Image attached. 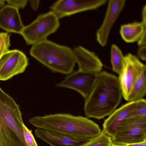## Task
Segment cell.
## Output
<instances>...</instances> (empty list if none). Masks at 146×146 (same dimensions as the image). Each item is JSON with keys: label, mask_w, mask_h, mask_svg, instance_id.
I'll use <instances>...</instances> for the list:
<instances>
[{"label": "cell", "mask_w": 146, "mask_h": 146, "mask_svg": "<svg viewBox=\"0 0 146 146\" xmlns=\"http://www.w3.org/2000/svg\"><path fill=\"white\" fill-rule=\"evenodd\" d=\"M123 96L118 77L105 71L97 74L92 90L85 100V114L98 119L109 116L120 104Z\"/></svg>", "instance_id": "cell-1"}, {"label": "cell", "mask_w": 146, "mask_h": 146, "mask_svg": "<svg viewBox=\"0 0 146 146\" xmlns=\"http://www.w3.org/2000/svg\"><path fill=\"white\" fill-rule=\"evenodd\" d=\"M36 127L74 136L94 138L101 131L99 125L88 118L67 113H56L30 118Z\"/></svg>", "instance_id": "cell-2"}, {"label": "cell", "mask_w": 146, "mask_h": 146, "mask_svg": "<svg viewBox=\"0 0 146 146\" xmlns=\"http://www.w3.org/2000/svg\"><path fill=\"white\" fill-rule=\"evenodd\" d=\"M30 55L54 72L69 74L76 62L73 50L47 40L33 45Z\"/></svg>", "instance_id": "cell-3"}, {"label": "cell", "mask_w": 146, "mask_h": 146, "mask_svg": "<svg viewBox=\"0 0 146 146\" xmlns=\"http://www.w3.org/2000/svg\"><path fill=\"white\" fill-rule=\"evenodd\" d=\"M59 19L52 11L38 15L33 22L24 26L21 33L26 43L32 45L47 40L59 27Z\"/></svg>", "instance_id": "cell-4"}, {"label": "cell", "mask_w": 146, "mask_h": 146, "mask_svg": "<svg viewBox=\"0 0 146 146\" xmlns=\"http://www.w3.org/2000/svg\"><path fill=\"white\" fill-rule=\"evenodd\" d=\"M112 144L126 145L146 141V116L127 118L118 126Z\"/></svg>", "instance_id": "cell-5"}, {"label": "cell", "mask_w": 146, "mask_h": 146, "mask_svg": "<svg viewBox=\"0 0 146 146\" xmlns=\"http://www.w3.org/2000/svg\"><path fill=\"white\" fill-rule=\"evenodd\" d=\"M146 65L134 55L129 53L124 56L122 70L118 77L123 96L127 101L132 88Z\"/></svg>", "instance_id": "cell-6"}, {"label": "cell", "mask_w": 146, "mask_h": 146, "mask_svg": "<svg viewBox=\"0 0 146 146\" xmlns=\"http://www.w3.org/2000/svg\"><path fill=\"white\" fill-rule=\"evenodd\" d=\"M28 64L23 52L17 49L9 50L0 59V80L5 81L23 73Z\"/></svg>", "instance_id": "cell-7"}, {"label": "cell", "mask_w": 146, "mask_h": 146, "mask_svg": "<svg viewBox=\"0 0 146 146\" xmlns=\"http://www.w3.org/2000/svg\"><path fill=\"white\" fill-rule=\"evenodd\" d=\"M106 0H60L50 7L59 19L84 11L96 9L105 4Z\"/></svg>", "instance_id": "cell-8"}, {"label": "cell", "mask_w": 146, "mask_h": 146, "mask_svg": "<svg viewBox=\"0 0 146 146\" xmlns=\"http://www.w3.org/2000/svg\"><path fill=\"white\" fill-rule=\"evenodd\" d=\"M97 74L85 72L78 70L68 74L56 86L77 91L85 100L92 90Z\"/></svg>", "instance_id": "cell-9"}, {"label": "cell", "mask_w": 146, "mask_h": 146, "mask_svg": "<svg viewBox=\"0 0 146 146\" xmlns=\"http://www.w3.org/2000/svg\"><path fill=\"white\" fill-rule=\"evenodd\" d=\"M35 132L37 137L51 146H84L94 138L74 136L38 128Z\"/></svg>", "instance_id": "cell-10"}, {"label": "cell", "mask_w": 146, "mask_h": 146, "mask_svg": "<svg viewBox=\"0 0 146 146\" xmlns=\"http://www.w3.org/2000/svg\"><path fill=\"white\" fill-rule=\"evenodd\" d=\"M125 1L109 0L103 23L96 33V40L102 46L106 44L111 28L123 9Z\"/></svg>", "instance_id": "cell-11"}, {"label": "cell", "mask_w": 146, "mask_h": 146, "mask_svg": "<svg viewBox=\"0 0 146 146\" xmlns=\"http://www.w3.org/2000/svg\"><path fill=\"white\" fill-rule=\"evenodd\" d=\"M146 5L142 10V21L122 25L120 33L122 38L128 43L138 41L139 46L146 45Z\"/></svg>", "instance_id": "cell-12"}, {"label": "cell", "mask_w": 146, "mask_h": 146, "mask_svg": "<svg viewBox=\"0 0 146 146\" xmlns=\"http://www.w3.org/2000/svg\"><path fill=\"white\" fill-rule=\"evenodd\" d=\"M73 50L79 70L96 74L101 72L102 64L94 52L81 46L76 47Z\"/></svg>", "instance_id": "cell-13"}, {"label": "cell", "mask_w": 146, "mask_h": 146, "mask_svg": "<svg viewBox=\"0 0 146 146\" xmlns=\"http://www.w3.org/2000/svg\"><path fill=\"white\" fill-rule=\"evenodd\" d=\"M19 9L7 5L0 9V28L8 32L21 34L24 28Z\"/></svg>", "instance_id": "cell-14"}, {"label": "cell", "mask_w": 146, "mask_h": 146, "mask_svg": "<svg viewBox=\"0 0 146 146\" xmlns=\"http://www.w3.org/2000/svg\"><path fill=\"white\" fill-rule=\"evenodd\" d=\"M136 101L129 102L116 110L103 124V130L111 138L115 134L117 127L120 123L127 118L136 104Z\"/></svg>", "instance_id": "cell-15"}, {"label": "cell", "mask_w": 146, "mask_h": 146, "mask_svg": "<svg viewBox=\"0 0 146 146\" xmlns=\"http://www.w3.org/2000/svg\"><path fill=\"white\" fill-rule=\"evenodd\" d=\"M0 146H26L16 133L1 120Z\"/></svg>", "instance_id": "cell-16"}, {"label": "cell", "mask_w": 146, "mask_h": 146, "mask_svg": "<svg viewBox=\"0 0 146 146\" xmlns=\"http://www.w3.org/2000/svg\"><path fill=\"white\" fill-rule=\"evenodd\" d=\"M146 68L142 72L139 77L134 84L127 101L136 102L142 99L146 92Z\"/></svg>", "instance_id": "cell-17"}, {"label": "cell", "mask_w": 146, "mask_h": 146, "mask_svg": "<svg viewBox=\"0 0 146 146\" xmlns=\"http://www.w3.org/2000/svg\"><path fill=\"white\" fill-rule=\"evenodd\" d=\"M124 60L122 52L116 45L113 44L111 50V61L113 71L119 75L123 67Z\"/></svg>", "instance_id": "cell-18"}, {"label": "cell", "mask_w": 146, "mask_h": 146, "mask_svg": "<svg viewBox=\"0 0 146 146\" xmlns=\"http://www.w3.org/2000/svg\"><path fill=\"white\" fill-rule=\"evenodd\" d=\"M111 137L102 130L100 134L84 146H111Z\"/></svg>", "instance_id": "cell-19"}, {"label": "cell", "mask_w": 146, "mask_h": 146, "mask_svg": "<svg viewBox=\"0 0 146 146\" xmlns=\"http://www.w3.org/2000/svg\"><path fill=\"white\" fill-rule=\"evenodd\" d=\"M145 116H146V101L143 98L136 101L135 106L127 118Z\"/></svg>", "instance_id": "cell-20"}, {"label": "cell", "mask_w": 146, "mask_h": 146, "mask_svg": "<svg viewBox=\"0 0 146 146\" xmlns=\"http://www.w3.org/2000/svg\"><path fill=\"white\" fill-rule=\"evenodd\" d=\"M10 34L8 32L0 33V59L9 51L11 46Z\"/></svg>", "instance_id": "cell-21"}, {"label": "cell", "mask_w": 146, "mask_h": 146, "mask_svg": "<svg viewBox=\"0 0 146 146\" xmlns=\"http://www.w3.org/2000/svg\"><path fill=\"white\" fill-rule=\"evenodd\" d=\"M23 128L26 146H38L31 130H29L23 124Z\"/></svg>", "instance_id": "cell-22"}, {"label": "cell", "mask_w": 146, "mask_h": 146, "mask_svg": "<svg viewBox=\"0 0 146 146\" xmlns=\"http://www.w3.org/2000/svg\"><path fill=\"white\" fill-rule=\"evenodd\" d=\"M7 5L14 7L19 10L23 9L27 5V0H6Z\"/></svg>", "instance_id": "cell-23"}, {"label": "cell", "mask_w": 146, "mask_h": 146, "mask_svg": "<svg viewBox=\"0 0 146 146\" xmlns=\"http://www.w3.org/2000/svg\"><path fill=\"white\" fill-rule=\"evenodd\" d=\"M146 45L140 46L137 52L138 57L143 60L146 61Z\"/></svg>", "instance_id": "cell-24"}, {"label": "cell", "mask_w": 146, "mask_h": 146, "mask_svg": "<svg viewBox=\"0 0 146 146\" xmlns=\"http://www.w3.org/2000/svg\"><path fill=\"white\" fill-rule=\"evenodd\" d=\"M39 0H30L29 4L33 10L36 11L37 9L39 3Z\"/></svg>", "instance_id": "cell-25"}, {"label": "cell", "mask_w": 146, "mask_h": 146, "mask_svg": "<svg viewBox=\"0 0 146 146\" xmlns=\"http://www.w3.org/2000/svg\"><path fill=\"white\" fill-rule=\"evenodd\" d=\"M126 145L127 146H146V141Z\"/></svg>", "instance_id": "cell-26"}, {"label": "cell", "mask_w": 146, "mask_h": 146, "mask_svg": "<svg viewBox=\"0 0 146 146\" xmlns=\"http://www.w3.org/2000/svg\"><path fill=\"white\" fill-rule=\"evenodd\" d=\"M5 2V1L3 0H0V5L2 6H4Z\"/></svg>", "instance_id": "cell-27"}, {"label": "cell", "mask_w": 146, "mask_h": 146, "mask_svg": "<svg viewBox=\"0 0 146 146\" xmlns=\"http://www.w3.org/2000/svg\"><path fill=\"white\" fill-rule=\"evenodd\" d=\"M111 146H127L126 145H116L112 144Z\"/></svg>", "instance_id": "cell-28"}, {"label": "cell", "mask_w": 146, "mask_h": 146, "mask_svg": "<svg viewBox=\"0 0 146 146\" xmlns=\"http://www.w3.org/2000/svg\"><path fill=\"white\" fill-rule=\"evenodd\" d=\"M3 7V6H1L0 5V8H1V7Z\"/></svg>", "instance_id": "cell-29"}]
</instances>
